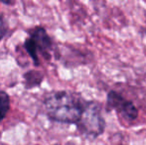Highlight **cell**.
Returning a JSON list of instances; mask_svg holds the SVG:
<instances>
[{
    "mask_svg": "<svg viewBox=\"0 0 146 145\" xmlns=\"http://www.w3.org/2000/svg\"><path fill=\"white\" fill-rule=\"evenodd\" d=\"M0 2L6 5H12L14 3V0H0Z\"/></svg>",
    "mask_w": 146,
    "mask_h": 145,
    "instance_id": "ba28073f",
    "label": "cell"
},
{
    "mask_svg": "<svg viewBox=\"0 0 146 145\" xmlns=\"http://www.w3.org/2000/svg\"><path fill=\"white\" fill-rule=\"evenodd\" d=\"M24 79H25L26 87L32 89V87L41 85L43 81V75L36 71H30L24 75Z\"/></svg>",
    "mask_w": 146,
    "mask_h": 145,
    "instance_id": "5b68a950",
    "label": "cell"
},
{
    "mask_svg": "<svg viewBox=\"0 0 146 145\" xmlns=\"http://www.w3.org/2000/svg\"><path fill=\"white\" fill-rule=\"evenodd\" d=\"M10 109V97L6 91H0V122L6 117Z\"/></svg>",
    "mask_w": 146,
    "mask_h": 145,
    "instance_id": "8992f818",
    "label": "cell"
},
{
    "mask_svg": "<svg viewBox=\"0 0 146 145\" xmlns=\"http://www.w3.org/2000/svg\"><path fill=\"white\" fill-rule=\"evenodd\" d=\"M106 105L126 121H134L138 116V109L134 103L115 91H110L108 93Z\"/></svg>",
    "mask_w": 146,
    "mask_h": 145,
    "instance_id": "277c9868",
    "label": "cell"
},
{
    "mask_svg": "<svg viewBox=\"0 0 146 145\" xmlns=\"http://www.w3.org/2000/svg\"><path fill=\"white\" fill-rule=\"evenodd\" d=\"M23 47L32 59L35 66L40 65V56L48 61L51 59L53 42L45 28L35 27L31 30Z\"/></svg>",
    "mask_w": 146,
    "mask_h": 145,
    "instance_id": "7a4b0ae2",
    "label": "cell"
},
{
    "mask_svg": "<svg viewBox=\"0 0 146 145\" xmlns=\"http://www.w3.org/2000/svg\"><path fill=\"white\" fill-rule=\"evenodd\" d=\"M81 95L69 91H57L49 93L44 99L46 114L52 121L76 124L81 120L87 107Z\"/></svg>",
    "mask_w": 146,
    "mask_h": 145,
    "instance_id": "6da1fadb",
    "label": "cell"
},
{
    "mask_svg": "<svg viewBox=\"0 0 146 145\" xmlns=\"http://www.w3.org/2000/svg\"><path fill=\"white\" fill-rule=\"evenodd\" d=\"M77 127L85 137L92 139L104 133L106 129V120L102 115L100 103L88 101L86 109L80 122L77 124Z\"/></svg>",
    "mask_w": 146,
    "mask_h": 145,
    "instance_id": "3957f363",
    "label": "cell"
},
{
    "mask_svg": "<svg viewBox=\"0 0 146 145\" xmlns=\"http://www.w3.org/2000/svg\"><path fill=\"white\" fill-rule=\"evenodd\" d=\"M7 31H8V26L7 23H6L5 18L3 17V15H0V41L5 37Z\"/></svg>",
    "mask_w": 146,
    "mask_h": 145,
    "instance_id": "52a82bcc",
    "label": "cell"
}]
</instances>
